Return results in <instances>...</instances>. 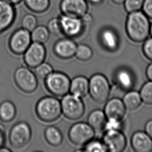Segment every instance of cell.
I'll return each instance as SVG.
<instances>
[{
    "mask_svg": "<svg viewBox=\"0 0 152 152\" xmlns=\"http://www.w3.org/2000/svg\"><path fill=\"white\" fill-rule=\"evenodd\" d=\"M148 18L141 11L130 13L126 23V32L132 41L141 43L148 39L150 34Z\"/></svg>",
    "mask_w": 152,
    "mask_h": 152,
    "instance_id": "obj_1",
    "label": "cell"
},
{
    "mask_svg": "<svg viewBox=\"0 0 152 152\" xmlns=\"http://www.w3.org/2000/svg\"><path fill=\"white\" fill-rule=\"evenodd\" d=\"M35 112L41 121L53 122L59 119L61 115V102L55 97H44L36 105Z\"/></svg>",
    "mask_w": 152,
    "mask_h": 152,
    "instance_id": "obj_2",
    "label": "cell"
},
{
    "mask_svg": "<svg viewBox=\"0 0 152 152\" xmlns=\"http://www.w3.org/2000/svg\"><path fill=\"white\" fill-rule=\"evenodd\" d=\"M89 93L93 100L99 104L107 102L110 94V85L102 74H96L89 80Z\"/></svg>",
    "mask_w": 152,
    "mask_h": 152,
    "instance_id": "obj_3",
    "label": "cell"
},
{
    "mask_svg": "<svg viewBox=\"0 0 152 152\" xmlns=\"http://www.w3.org/2000/svg\"><path fill=\"white\" fill-rule=\"evenodd\" d=\"M44 80L48 91L55 97H63L70 91L71 81L64 73L52 72Z\"/></svg>",
    "mask_w": 152,
    "mask_h": 152,
    "instance_id": "obj_4",
    "label": "cell"
},
{
    "mask_svg": "<svg viewBox=\"0 0 152 152\" xmlns=\"http://www.w3.org/2000/svg\"><path fill=\"white\" fill-rule=\"evenodd\" d=\"M62 113L64 117L71 121L80 119L85 111V105L80 97L75 95L66 94L61 101Z\"/></svg>",
    "mask_w": 152,
    "mask_h": 152,
    "instance_id": "obj_5",
    "label": "cell"
},
{
    "mask_svg": "<svg viewBox=\"0 0 152 152\" xmlns=\"http://www.w3.org/2000/svg\"><path fill=\"white\" fill-rule=\"evenodd\" d=\"M95 132L88 124L80 122L72 125L68 132V137L73 144L78 146L85 145L93 140Z\"/></svg>",
    "mask_w": 152,
    "mask_h": 152,
    "instance_id": "obj_6",
    "label": "cell"
},
{
    "mask_svg": "<svg viewBox=\"0 0 152 152\" xmlns=\"http://www.w3.org/2000/svg\"><path fill=\"white\" fill-rule=\"evenodd\" d=\"M15 82L20 90L27 94L34 92L37 88V77L28 68L21 67L14 74Z\"/></svg>",
    "mask_w": 152,
    "mask_h": 152,
    "instance_id": "obj_7",
    "label": "cell"
},
{
    "mask_svg": "<svg viewBox=\"0 0 152 152\" xmlns=\"http://www.w3.org/2000/svg\"><path fill=\"white\" fill-rule=\"evenodd\" d=\"M32 136L31 128L25 122H20L12 127L9 139L11 145L15 148H23L30 141Z\"/></svg>",
    "mask_w": 152,
    "mask_h": 152,
    "instance_id": "obj_8",
    "label": "cell"
},
{
    "mask_svg": "<svg viewBox=\"0 0 152 152\" xmlns=\"http://www.w3.org/2000/svg\"><path fill=\"white\" fill-rule=\"evenodd\" d=\"M30 32L24 29H19L12 35L10 40V48L13 53L21 55L25 53L31 45Z\"/></svg>",
    "mask_w": 152,
    "mask_h": 152,
    "instance_id": "obj_9",
    "label": "cell"
},
{
    "mask_svg": "<svg viewBox=\"0 0 152 152\" xmlns=\"http://www.w3.org/2000/svg\"><path fill=\"white\" fill-rule=\"evenodd\" d=\"M103 143L108 151L121 152L125 149L127 139L120 130H112L106 131L103 137Z\"/></svg>",
    "mask_w": 152,
    "mask_h": 152,
    "instance_id": "obj_10",
    "label": "cell"
},
{
    "mask_svg": "<svg viewBox=\"0 0 152 152\" xmlns=\"http://www.w3.org/2000/svg\"><path fill=\"white\" fill-rule=\"evenodd\" d=\"M46 58V50L43 44L33 42L25 51L24 60L27 66L35 69L43 63Z\"/></svg>",
    "mask_w": 152,
    "mask_h": 152,
    "instance_id": "obj_11",
    "label": "cell"
},
{
    "mask_svg": "<svg viewBox=\"0 0 152 152\" xmlns=\"http://www.w3.org/2000/svg\"><path fill=\"white\" fill-rule=\"evenodd\" d=\"M61 9L64 15L80 18L86 14L87 4L85 0H63Z\"/></svg>",
    "mask_w": 152,
    "mask_h": 152,
    "instance_id": "obj_12",
    "label": "cell"
},
{
    "mask_svg": "<svg viewBox=\"0 0 152 152\" xmlns=\"http://www.w3.org/2000/svg\"><path fill=\"white\" fill-rule=\"evenodd\" d=\"M62 32L70 37H76L82 30L83 23L82 19L64 15L59 19Z\"/></svg>",
    "mask_w": 152,
    "mask_h": 152,
    "instance_id": "obj_13",
    "label": "cell"
},
{
    "mask_svg": "<svg viewBox=\"0 0 152 152\" xmlns=\"http://www.w3.org/2000/svg\"><path fill=\"white\" fill-rule=\"evenodd\" d=\"M15 18L13 5L5 0H0V33L12 25Z\"/></svg>",
    "mask_w": 152,
    "mask_h": 152,
    "instance_id": "obj_14",
    "label": "cell"
},
{
    "mask_svg": "<svg viewBox=\"0 0 152 152\" xmlns=\"http://www.w3.org/2000/svg\"><path fill=\"white\" fill-rule=\"evenodd\" d=\"M126 110L123 100L115 98L107 102L104 112L107 119L112 118L121 121L125 115Z\"/></svg>",
    "mask_w": 152,
    "mask_h": 152,
    "instance_id": "obj_15",
    "label": "cell"
},
{
    "mask_svg": "<svg viewBox=\"0 0 152 152\" xmlns=\"http://www.w3.org/2000/svg\"><path fill=\"white\" fill-rule=\"evenodd\" d=\"M132 148L137 152H151L152 151V139L145 132H137L131 139Z\"/></svg>",
    "mask_w": 152,
    "mask_h": 152,
    "instance_id": "obj_16",
    "label": "cell"
},
{
    "mask_svg": "<svg viewBox=\"0 0 152 152\" xmlns=\"http://www.w3.org/2000/svg\"><path fill=\"white\" fill-rule=\"evenodd\" d=\"M77 46L76 44L71 39H61L54 45L53 51L56 55L60 58L68 59L75 56Z\"/></svg>",
    "mask_w": 152,
    "mask_h": 152,
    "instance_id": "obj_17",
    "label": "cell"
},
{
    "mask_svg": "<svg viewBox=\"0 0 152 152\" xmlns=\"http://www.w3.org/2000/svg\"><path fill=\"white\" fill-rule=\"evenodd\" d=\"M107 118L103 111L96 110L91 112L88 118V124L95 133L101 134L104 130Z\"/></svg>",
    "mask_w": 152,
    "mask_h": 152,
    "instance_id": "obj_18",
    "label": "cell"
},
{
    "mask_svg": "<svg viewBox=\"0 0 152 152\" xmlns=\"http://www.w3.org/2000/svg\"><path fill=\"white\" fill-rule=\"evenodd\" d=\"M71 94L80 98L86 96L89 93V80L84 76H77L70 84Z\"/></svg>",
    "mask_w": 152,
    "mask_h": 152,
    "instance_id": "obj_19",
    "label": "cell"
},
{
    "mask_svg": "<svg viewBox=\"0 0 152 152\" xmlns=\"http://www.w3.org/2000/svg\"><path fill=\"white\" fill-rule=\"evenodd\" d=\"M44 137L46 141L51 146H59L63 141L61 132L58 128L53 126L46 128L44 132Z\"/></svg>",
    "mask_w": 152,
    "mask_h": 152,
    "instance_id": "obj_20",
    "label": "cell"
},
{
    "mask_svg": "<svg viewBox=\"0 0 152 152\" xmlns=\"http://www.w3.org/2000/svg\"><path fill=\"white\" fill-rule=\"evenodd\" d=\"M142 99L140 94L136 91H130L127 93L124 97L123 102L128 111H133L139 107Z\"/></svg>",
    "mask_w": 152,
    "mask_h": 152,
    "instance_id": "obj_21",
    "label": "cell"
},
{
    "mask_svg": "<svg viewBox=\"0 0 152 152\" xmlns=\"http://www.w3.org/2000/svg\"><path fill=\"white\" fill-rule=\"evenodd\" d=\"M115 79L118 86L124 91L132 88L134 83L132 75L126 70L118 71L115 74Z\"/></svg>",
    "mask_w": 152,
    "mask_h": 152,
    "instance_id": "obj_22",
    "label": "cell"
},
{
    "mask_svg": "<svg viewBox=\"0 0 152 152\" xmlns=\"http://www.w3.org/2000/svg\"><path fill=\"white\" fill-rule=\"evenodd\" d=\"M16 114L15 105L10 101H4L0 105V119L4 122H9L14 119Z\"/></svg>",
    "mask_w": 152,
    "mask_h": 152,
    "instance_id": "obj_23",
    "label": "cell"
},
{
    "mask_svg": "<svg viewBox=\"0 0 152 152\" xmlns=\"http://www.w3.org/2000/svg\"><path fill=\"white\" fill-rule=\"evenodd\" d=\"M101 41L107 50L114 51L118 46V39L116 35L110 30H105L101 34Z\"/></svg>",
    "mask_w": 152,
    "mask_h": 152,
    "instance_id": "obj_24",
    "label": "cell"
},
{
    "mask_svg": "<svg viewBox=\"0 0 152 152\" xmlns=\"http://www.w3.org/2000/svg\"><path fill=\"white\" fill-rule=\"evenodd\" d=\"M49 31L45 27L43 26L36 27L32 31L31 39L33 42L43 44L48 41L49 38Z\"/></svg>",
    "mask_w": 152,
    "mask_h": 152,
    "instance_id": "obj_25",
    "label": "cell"
},
{
    "mask_svg": "<svg viewBox=\"0 0 152 152\" xmlns=\"http://www.w3.org/2000/svg\"><path fill=\"white\" fill-rule=\"evenodd\" d=\"M25 2L27 7L34 12H43L50 6V0H25Z\"/></svg>",
    "mask_w": 152,
    "mask_h": 152,
    "instance_id": "obj_26",
    "label": "cell"
},
{
    "mask_svg": "<svg viewBox=\"0 0 152 152\" xmlns=\"http://www.w3.org/2000/svg\"><path fill=\"white\" fill-rule=\"evenodd\" d=\"M75 56L79 60L87 61L93 57V50L88 46L82 44L77 46Z\"/></svg>",
    "mask_w": 152,
    "mask_h": 152,
    "instance_id": "obj_27",
    "label": "cell"
},
{
    "mask_svg": "<svg viewBox=\"0 0 152 152\" xmlns=\"http://www.w3.org/2000/svg\"><path fill=\"white\" fill-rule=\"evenodd\" d=\"M140 96L146 104L152 105V81L146 83L141 89Z\"/></svg>",
    "mask_w": 152,
    "mask_h": 152,
    "instance_id": "obj_28",
    "label": "cell"
},
{
    "mask_svg": "<svg viewBox=\"0 0 152 152\" xmlns=\"http://www.w3.org/2000/svg\"><path fill=\"white\" fill-rule=\"evenodd\" d=\"M83 151L84 152H107L106 146L102 142L99 141L91 140L85 145V148Z\"/></svg>",
    "mask_w": 152,
    "mask_h": 152,
    "instance_id": "obj_29",
    "label": "cell"
},
{
    "mask_svg": "<svg viewBox=\"0 0 152 152\" xmlns=\"http://www.w3.org/2000/svg\"><path fill=\"white\" fill-rule=\"evenodd\" d=\"M144 0H125V7L127 12H136L142 9Z\"/></svg>",
    "mask_w": 152,
    "mask_h": 152,
    "instance_id": "obj_30",
    "label": "cell"
},
{
    "mask_svg": "<svg viewBox=\"0 0 152 152\" xmlns=\"http://www.w3.org/2000/svg\"><path fill=\"white\" fill-rule=\"evenodd\" d=\"M53 72V68L49 64L43 63L35 68V75L42 80H45Z\"/></svg>",
    "mask_w": 152,
    "mask_h": 152,
    "instance_id": "obj_31",
    "label": "cell"
},
{
    "mask_svg": "<svg viewBox=\"0 0 152 152\" xmlns=\"http://www.w3.org/2000/svg\"><path fill=\"white\" fill-rule=\"evenodd\" d=\"M22 26L23 29L32 32L37 26V19L32 15H27L23 18Z\"/></svg>",
    "mask_w": 152,
    "mask_h": 152,
    "instance_id": "obj_32",
    "label": "cell"
},
{
    "mask_svg": "<svg viewBox=\"0 0 152 152\" xmlns=\"http://www.w3.org/2000/svg\"><path fill=\"white\" fill-rule=\"evenodd\" d=\"M48 30L51 33L57 34L62 32L61 27L59 19H53L50 21L48 25Z\"/></svg>",
    "mask_w": 152,
    "mask_h": 152,
    "instance_id": "obj_33",
    "label": "cell"
},
{
    "mask_svg": "<svg viewBox=\"0 0 152 152\" xmlns=\"http://www.w3.org/2000/svg\"><path fill=\"white\" fill-rule=\"evenodd\" d=\"M121 127V121L109 118L107 119L105 126V131L112 130H120Z\"/></svg>",
    "mask_w": 152,
    "mask_h": 152,
    "instance_id": "obj_34",
    "label": "cell"
},
{
    "mask_svg": "<svg viewBox=\"0 0 152 152\" xmlns=\"http://www.w3.org/2000/svg\"><path fill=\"white\" fill-rule=\"evenodd\" d=\"M143 52L146 58L152 61V38L145 41L143 46Z\"/></svg>",
    "mask_w": 152,
    "mask_h": 152,
    "instance_id": "obj_35",
    "label": "cell"
},
{
    "mask_svg": "<svg viewBox=\"0 0 152 152\" xmlns=\"http://www.w3.org/2000/svg\"><path fill=\"white\" fill-rule=\"evenodd\" d=\"M142 9L146 16L152 19V0H144Z\"/></svg>",
    "mask_w": 152,
    "mask_h": 152,
    "instance_id": "obj_36",
    "label": "cell"
},
{
    "mask_svg": "<svg viewBox=\"0 0 152 152\" xmlns=\"http://www.w3.org/2000/svg\"><path fill=\"white\" fill-rule=\"evenodd\" d=\"M145 132L152 139V119L147 122L145 127Z\"/></svg>",
    "mask_w": 152,
    "mask_h": 152,
    "instance_id": "obj_37",
    "label": "cell"
},
{
    "mask_svg": "<svg viewBox=\"0 0 152 152\" xmlns=\"http://www.w3.org/2000/svg\"><path fill=\"white\" fill-rule=\"evenodd\" d=\"M4 140H5V132H4V128L2 125H0V148H1L3 144H4Z\"/></svg>",
    "mask_w": 152,
    "mask_h": 152,
    "instance_id": "obj_38",
    "label": "cell"
},
{
    "mask_svg": "<svg viewBox=\"0 0 152 152\" xmlns=\"http://www.w3.org/2000/svg\"><path fill=\"white\" fill-rule=\"evenodd\" d=\"M146 74L148 80L152 81V63L148 66L146 69Z\"/></svg>",
    "mask_w": 152,
    "mask_h": 152,
    "instance_id": "obj_39",
    "label": "cell"
},
{
    "mask_svg": "<svg viewBox=\"0 0 152 152\" xmlns=\"http://www.w3.org/2000/svg\"><path fill=\"white\" fill-rule=\"evenodd\" d=\"M5 1H6V2H8V3H10L12 5H14V4H18L19 2H20L22 0H5Z\"/></svg>",
    "mask_w": 152,
    "mask_h": 152,
    "instance_id": "obj_40",
    "label": "cell"
},
{
    "mask_svg": "<svg viewBox=\"0 0 152 152\" xmlns=\"http://www.w3.org/2000/svg\"><path fill=\"white\" fill-rule=\"evenodd\" d=\"M11 151L8 148H0V152H10Z\"/></svg>",
    "mask_w": 152,
    "mask_h": 152,
    "instance_id": "obj_41",
    "label": "cell"
},
{
    "mask_svg": "<svg viewBox=\"0 0 152 152\" xmlns=\"http://www.w3.org/2000/svg\"><path fill=\"white\" fill-rule=\"evenodd\" d=\"M113 1L117 4H121L123 3H124L125 0H113Z\"/></svg>",
    "mask_w": 152,
    "mask_h": 152,
    "instance_id": "obj_42",
    "label": "cell"
},
{
    "mask_svg": "<svg viewBox=\"0 0 152 152\" xmlns=\"http://www.w3.org/2000/svg\"><path fill=\"white\" fill-rule=\"evenodd\" d=\"M90 2L94 3H98L100 2L101 0H89Z\"/></svg>",
    "mask_w": 152,
    "mask_h": 152,
    "instance_id": "obj_43",
    "label": "cell"
},
{
    "mask_svg": "<svg viewBox=\"0 0 152 152\" xmlns=\"http://www.w3.org/2000/svg\"><path fill=\"white\" fill-rule=\"evenodd\" d=\"M150 34L152 36V25H151L150 27Z\"/></svg>",
    "mask_w": 152,
    "mask_h": 152,
    "instance_id": "obj_44",
    "label": "cell"
}]
</instances>
